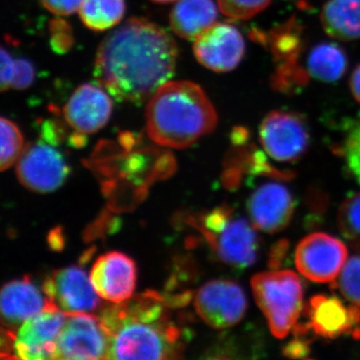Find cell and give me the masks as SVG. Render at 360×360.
Here are the masks:
<instances>
[{"mask_svg":"<svg viewBox=\"0 0 360 360\" xmlns=\"http://www.w3.org/2000/svg\"><path fill=\"white\" fill-rule=\"evenodd\" d=\"M177 56L165 28L131 18L99 45L94 77L116 101L141 104L174 77Z\"/></svg>","mask_w":360,"mask_h":360,"instance_id":"1","label":"cell"},{"mask_svg":"<svg viewBox=\"0 0 360 360\" xmlns=\"http://www.w3.org/2000/svg\"><path fill=\"white\" fill-rule=\"evenodd\" d=\"M99 317L110 335L108 359H176L184 354L188 336L155 291L113 303Z\"/></svg>","mask_w":360,"mask_h":360,"instance_id":"2","label":"cell"},{"mask_svg":"<svg viewBox=\"0 0 360 360\" xmlns=\"http://www.w3.org/2000/svg\"><path fill=\"white\" fill-rule=\"evenodd\" d=\"M146 129L156 144L165 148H191L217 124L214 106L200 85L167 82L156 90L146 106Z\"/></svg>","mask_w":360,"mask_h":360,"instance_id":"3","label":"cell"},{"mask_svg":"<svg viewBox=\"0 0 360 360\" xmlns=\"http://www.w3.org/2000/svg\"><path fill=\"white\" fill-rule=\"evenodd\" d=\"M195 226L224 264L248 269L257 260L259 243L255 225L229 206L214 208L196 221Z\"/></svg>","mask_w":360,"mask_h":360,"instance_id":"4","label":"cell"},{"mask_svg":"<svg viewBox=\"0 0 360 360\" xmlns=\"http://www.w3.org/2000/svg\"><path fill=\"white\" fill-rule=\"evenodd\" d=\"M251 288L272 335L285 338L302 314L303 286L300 277L291 270L262 272L252 277Z\"/></svg>","mask_w":360,"mask_h":360,"instance_id":"5","label":"cell"},{"mask_svg":"<svg viewBox=\"0 0 360 360\" xmlns=\"http://www.w3.org/2000/svg\"><path fill=\"white\" fill-rule=\"evenodd\" d=\"M108 352L110 335L99 315L66 314L53 359H108Z\"/></svg>","mask_w":360,"mask_h":360,"instance_id":"6","label":"cell"},{"mask_svg":"<svg viewBox=\"0 0 360 360\" xmlns=\"http://www.w3.org/2000/svg\"><path fill=\"white\" fill-rule=\"evenodd\" d=\"M260 141L270 158L281 162L300 160L309 146V124L293 111H272L260 125Z\"/></svg>","mask_w":360,"mask_h":360,"instance_id":"7","label":"cell"},{"mask_svg":"<svg viewBox=\"0 0 360 360\" xmlns=\"http://www.w3.org/2000/svg\"><path fill=\"white\" fill-rule=\"evenodd\" d=\"M65 319V312L47 303L41 311L14 331L11 359H53L56 340Z\"/></svg>","mask_w":360,"mask_h":360,"instance_id":"8","label":"cell"},{"mask_svg":"<svg viewBox=\"0 0 360 360\" xmlns=\"http://www.w3.org/2000/svg\"><path fill=\"white\" fill-rule=\"evenodd\" d=\"M54 144L30 143L18 161L16 174L23 186L39 193H52L65 184L70 167Z\"/></svg>","mask_w":360,"mask_h":360,"instance_id":"9","label":"cell"},{"mask_svg":"<svg viewBox=\"0 0 360 360\" xmlns=\"http://www.w3.org/2000/svg\"><path fill=\"white\" fill-rule=\"evenodd\" d=\"M194 307L210 328H229L238 324L248 309L245 293L231 281H212L203 284L194 297Z\"/></svg>","mask_w":360,"mask_h":360,"instance_id":"10","label":"cell"},{"mask_svg":"<svg viewBox=\"0 0 360 360\" xmlns=\"http://www.w3.org/2000/svg\"><path fill=\"white\" fill-rule=\"evenodd\" d=\"M347 260L345 243L326 233L309 234L295 251L298 271L314 283H333Z\"/></svg>","mask_w":360,"mask_h":360,"instance_id":"11","label":"cell"},{"mask_svg":"<svg viewBox=\"0 0 360 360\" xmlns=\"http://www.w3.org/2000/svg\"><path fill=\"white\" fill-rule=\"evenodd\" d=\"M42 290L49 302L65 314H89L101 307V297L90 276L78 266L54 270L45 278Z\"/></svg>","mask_w":360,"mask_h":360,"instance_id":"12","label":"cell"},{"mask_svg":"<svg viewBox=\"0 0 360 360\" xmlns=\"http://www.w3.org/2000/svg\"><path fill=\"white\" fill-rule=\"evenodd\" d=\"M243 34L232 25L215 23L195 39L193 52L198 63L215 72L234 70L245 56Z\"/></svg>","mask_w":360,"mask_h":360,"instance_id":"13","label":"cell"},{"mask_svg":"<svg viewBox=\"0 0 360 360\" xmlns=\"http://www.w3.org/2000/svg\"><path fill=\"white\" fill-rule=\"evenodd\" d=\"M90 281L103 300L111 303L127 302L136 286V265L120 251H110L97 258L90 271Z\"/></svg>","mask_w":360,"mask_h":360,"instance_id":"14","label":"cell"},{"mask_svg":"<svg viewBox=\"0 0 360 360\" xmlns=\"http://www.w3.org/2000/svg\"><path fill=\"white\" fill-rule=\"evenodd\" d=\"M248 212L255 227L267 233H276L285 229L292 219L295 200L283 184L270 182L251 194Z\"/></svg>","mask_w":360,"mask_h":360,"instance_id":"15","label":"cell"},{"mask_svg":"<svg viewBox=\"0 0 360 360\" xmlns=\"http://www.w3.org/2000/svg\"><path fill=\"white\" fill-rule=\"evenodd\" d=\"M310 330L326 338L345 335L357 338L360 330V309L345 307L336 296L315 295L307 305Z\"/></svg>","mask_w":360,"mask_h":360,"instance_id":"16","label":"cell"},{"mask_svg":"<svg viewBox=\"0 0 360 360\" xmlns=\"http://www.w3.org/2000/svg\"><path fill=\"white\" fill-rule=\"evenodd\" d=\"M112 101L101 87L82 84L63 108L66 122L82 134H94L105 127L112 113Z\"/></svg>","mask_w":360,"mask_h":360,"instance_id":"17","label":"cell"},{"mask_svg":"<svg viewBox=\"0 0 360 360\" xmlns=\"http://www.w3.org/2000/svg\"><path fill=\"white\" fill-rule=\"evenodd\" d=\"M49 300L28 277L9 281L0 295L2 328L15 331L46 307Z\"/></svg>","mask_w":360,"mask_h":360,"instance_id":"18","label":"cell"},{"mask_svg":"<svg viewBox=\"0 0 360 360\" xmlns=\"http://www.w3.org/2000/svg\"><path fill=\"white\" fill-rule=\"evenodd\" d=\"M255 39L264 44L276 61V70L302 66L300 56L304 42L302 27L295 18L272 28L269 32H255Z\"/></svg>","mask_w":360,"mask_h":360,"instance_id":"19","label":"cell"},{"mask_svg":"<svg viewBox=\"0 0 360 360\" xmlns=\"http://www.w3.org/2000/svg\"><path fill=\"white\" fill-rule=\"evenodd\" d=\"M219 16L212 0H179L170 13V27L181 39L195 40Z\"/></svg>","mask_w":360,"mask_h":360,"instance_id":"20","label":"cell"},{"mask_svg":"<svg viewBox=\"0 0 360 360\" xmlns=\"http://www.w3.org/2000/svg\"><path fill=\"white\" fill-rule=\"evenodd\" d=\"M321 25L333 39H360V0H328L321 14Z\"/></svg>","mask_w":360,"mask_h":360,"instance_id":"21","label":"cell"},{"mask_svg":"<svg viewBox=\"0 0 360 360\" xmlns=\"http://www.w3.org/2000/svg\"><path fill=\"white\" fill-rule=\"evenodd\" d=\"M347 53L340 45L333 42H322L315 45L307 58V70L309 77L326 82L340 80L347 72Z\"/></svg>","mask_w":360,"mask_h":360,"instance_id":"22","label":"cell"},{"mask_svg":"<svg viewBox=\"0 0 360 360\" xmlns=\"http://www.w3.org/2000/svg\"><path fill=\"white\" fill-rule=\"evenodd\" d=\"M125 13L124 0H84L80 20L94 32H104L120 22Z\"/></svg>","mask_w":360,"mask_h":360,"instance_id":"23","label":"cell"},{"mask_svg":"<svg viewBox=\"0 0 360 360\" xmlns=\"http://www.w3.org/2000/svg\"><path fill=\"white\" fill-rule=\"evenodd\" d=\"M338 220L343 238L360 252V193L352 194L343 201Z\"/></svg>","mask_w":360,"mask_h":360,"instance_id":"24","label":"cell"},{"mask_svg":"<svg viewBox=\"0 0 360 360\" xmlns=\"http://www.w3.org/2000/svg\"><path fill=\"white\" fill-rule=\"evenodd\" d=\"M1 125V155H0V168L2 172L13 167L14 163L18 162L23 149H25V141H23L22 134L18 125L11 122V120L2 117L0 120Z\"/></svg>","mask_w":360,"mask_h":360,"instance_id":"25","label":"cell"},{"mask_svg":"<svg viewBox=\"0 0 360 360\" xmlns=\"http://www.w3.org/2000/svg\"><path fill=\"white\" fill-rule=\"evenodd\" d=\"M333 288L340 291L352 305L360 309V255L347 260L333 281Z\"/></svg>","mask_w":360,"mask_h":360,"instance_id":"26","label":"cell"},{"mask_svg":"<svg viewBox=\"0 0 360 360\" xmlns=\"http://www.w3.org/2000/svg\"><path fill=\"white\" fill-rule=\"evenodd\" d=\"M271 0H217L220 11L232 20H250L269 6Z\"/></svg>","mask_w":360,"mask_h":360,"instance_id":"27","label":"cell"},{"mask_svg":"<svg viewBox=\"0 0 360 360\" xmlns=\"http://www.w3.org/2000/svg\"><path fill=\"white\" fill-rule=\"evenodd\" d=\"M343 155L348 169L360 184V122L355 123L345 137Z\"/></svg>","mask_w":360,"mask_h":360,"instance_id":"28","label":"cell"},{"mask_svg":"<svg viewBox=\"0 0 360 360\" xmlns=\"http://www.w3.org/2000/svg\"><path fill=\"white\" fill-rule=\"evenodd\" d=\"M51 34V45L58 53H65L70 51L73 44L71 28L63 20H54L49 25Z\"/></svg>","mask_w":360,"mask_h":360,"instance_id":"29","label":"cell"},{"mask_svg":"<svg viewBox=\"0 0 360 360\" xmlns=\"http://www.w3.org/2000/svg\"><path fill=\"white\" fill-rule=\"evenodd\" d=\"M34 75V68L30 61L27 59H18L15 60V72L11 87L18 90L28 89L32 84Z\"/></svg>","mask_w":360,"mask_h":360,"instance_id":"30","label":"cell"},{"mask_svg":"<svg viewBox=\"0 0 360 360\" xmlns=\"http://www.w3.org/2000/svg\"><path fill=\"white\" fill-rule=\"evenodd\" d=\"M0 89L1 91L11 89L13 84L14 72H15V61L11 58V53L1 49V56H0Z\"/></svg>","mask_w":360,"mask_h":360,"instance_id":"31","label":"cell"},{"mask_svg":"<svg viewBox=\"0 0 360 360\" xmlns=\"http://www.w3.org/2000/svg\"><path fill=\"white\" fill-rule=\"evenodd\" d=\"M41 2L51 13L65 16L79 11L84 0H41Z\"/></svg>","mask_w":360,"mask_h":360,"instance_id":"32","label":"cell"},{"mask_svg":"<svg viewBox=\"0 0 360 360\" xmlns=\"http://www.w3.org/2000/svg\"><path fill=\"white\" fill-rule=\"evenodd\" d=\"M286 248H288V243H285V241L277 243V245L274 248V255H270L269 264L272 269H276L281 264V259L285 255Z\"/></svg>","mask_w":360,"mask_h":360,"instance_id":"33","label":"cell"},{"mask_svg":"<svg viewBox=\"0 0 360 360\" xmlns=\"http://www.w3.org/2000/svg\"><path fill=\"white\" fill-rule=\"evenodd\" d=\"M349 84L352 96L360 103V65L355 68L354 73H352Z\"/></svg>","mask_w":360,"mask_h":360,"instance_id":"34","label":"cell"},{"mask_svg":"<svg viewBox=\"0 0 360 360\" xmlns=\"http://www.w3.org/2000/svg\"><path fill=\"white\" fill-rule=\"evenodd\" d=\"M153 1L158 2V4H168V2L175 1V0H153Z\"/></svg>","mask_w":360,"mask_h":360,"instance_id":"35","label":"cell"}]
</instances>
